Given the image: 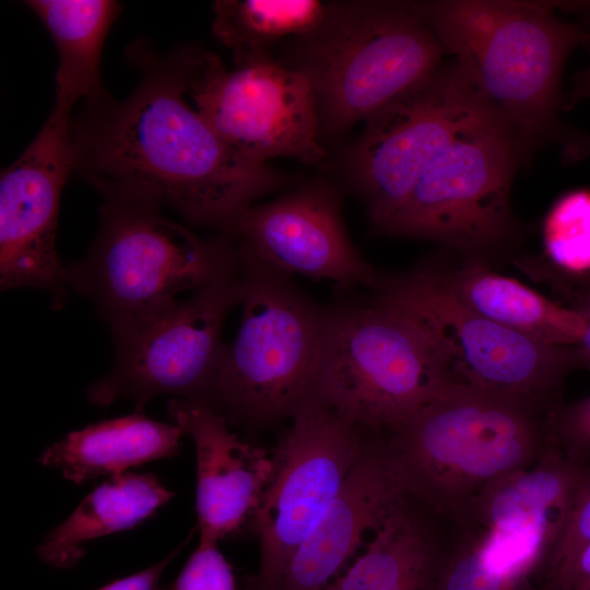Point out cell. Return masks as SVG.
<instances>
[{"label":"cell","instance_id":"obj_10","mask_svg":"<svg viewBox=\"0 0 590 590\" xmlns=\"http://www.w3.org/2000/svg\"><path fill=\"white\" fill-rule=\"evenodd\" d=\"M495 117L455 61L442 62L369 116L344 152L343 169L371 232L401 208L448 144Z\"/></svg>","mask_w":590,"mask_h":590},{"label":"cell","instance_id":"obj_27","mask_svg":"<svg viewBox=\"0 0 590 590\" xmlns=\"http://www.w3.org/2000/svg\"><path fill=\"white\" fill-rule=\"evenodd\" d=\"M590 542V470L538 575L542 590H568L576 560Z\"/></svg>","mask_w":590,"mask_h":590},{"label":"cell","instance_id":"obj_23","mask_svg":"<svg viewBox=\"0 0 590 590\" xmlns=\"http://www.w3.org/2000/svg\"><path fill=\"white\" fill-rule=\"evenodd\" d=\"M25 4L47 27L58 51L55 105L72 109L109 97L101 81L105 37L121 4L113 0H28Z\"/></svg>","mask_w":590,"mask_h":590},{"label":"cell","instance_id":"obj_20","mask_svg":"<svg viewBox=\"0 0 590 590\" xmlns=\"http://www.w3.org/2000/svg\"><path fill=\"white\" fill-rule=\"evenodd\" d=\"M184 435L177 424L161 423L137 411L69 433L48 447L39 462L82 484L173 457L179 452Z\"/></svg>","mask_w":590,"mask_h":590},{"label":"cell","instance_id":"obj_21","mask_svg":"<svg viewBox=\"0 0 590 590\" xmlns=\"http://www.w3.org/2000/svg\"><path fill=\"white\" fill-rule=\"evenodd\" d=\"M434 264L463 304L498 324L551 345L574 346L585 332L587 323L579 310L492 272L477 258L453 270Z\"/></svg>","mask_w":590,"mask_h":590},{"label":"cell","instance_id":"obj_19","mask_svg":"<svg viewBox=\"0 0 590 590\" xmlns=\"http://www.w3.org/2000/svg\"><path fill=\"white\" fill-rule=\"evenodd\" d=\"M402 495L334 590H435L451 526Z\"/></svg>","mask_w":590,"mask_h":590},{"label":"cell","instance_id":"obj_25","mask_svg":"<svg viewBox=\"0 0 590 590\" xmlns=\"http://www.w3.org/2000/svg\"><path fill=\"white\" fill-rule=\"evenodd\" d=\"M435 590L542 589L531 576L500 564L488 550L483 530L451 526Z\"/></svg>","mask_w":590,"mask_h":590},{"label":"cell","instance_id":"obj_30","mask_svg":"<svg viewBox=\"0 0 590 590\" xmlns=\"http://www.w3.org/2000/svg\"><path fill=\"white\" fill-rule=\"evenodd\" d=\"M190 539V538H189ZM185 540L182 544L173 550L167 556L161 559L158 563L153 566L143 569L133 575L117 579L98 590H157L158 582L166 570L167 566L172 560L177 556L181 548L186 545L187 541Z\"/></svg>","mask_w":590,"mask_h":590},{"label":"cell","instance_id":"obj_12","mask_svg":"<svg viewBox=\"0 0 590 590\" xmlns=\"http://www.w3.org/2000/svg\"><path fill=\"white\" fill-rule=\"evenodd\" d=\"M291 421L250 521L259 565L244 590H276L292 554L340 494L369 437L314 397Z\"/></svg>","mask_w":590,"mask_h":590},{"label":"cell","instance_id":"obj_18","mask_svg":"<svg viewBox=\"0 0 590 590\" xmlns=\"http://www.w3.org/2000/svg\"><path fill=\"white\" fill-rule=\"evenodd\" d=\"M168 413L194 444L199 541L217 543L250 523L272 477L273 457L239 438L205 403L174 398Z\"/></svg>","mask_w":590,"mask_h":590},{"label":"cell","instance_id":"obj_28","mask_svg":"<svg viewBox=\"0 0 590 590\" xmlns=\"http://www.w3.org/2000/svg\"><path fill=\"white\" fill-rule=\"evenodd\" d=\"M552 445L582 462L590 459V394L568 403L555 404L547 415Z\"/></svg>","mask_w":590,"mask_h":590},{"label":"cell","instance_id":"obj_11","mask_svg":"<svg viewBox=\"0 0 590 590\" xmlns=\"http://www.w3.org/2000/svg\"><path fill=\"white\" fill-rule=\"evenodd\" d=\"M241 299L238 270L196 290L188 299L109 327L114 363L90 386L87 399L97 405L130 399L139 412L158 394L206 403L225 344L224 322Z\"/></svg>","mask_w":590,"mask_h":590},{"label":"cell","instance_id":"obj_6","mask_svg":"<svg viewBox=\"0 0 590 590\" xmlns=\"http://www.w3.org/2000/svg\"><path fill=\"white\" fill-rule=\"evenodd\" d=\"M103 198L97 235L85 257L67 266V280L69 288L97 306L109 327L238 272L237 247L228 235L200 237L142 198Z\"/></svg>","mask_w":590,"mask_h":590},{"label":"cell","instance_id":"obj_5","mask_svg":"<svg viewBox=\"0 0 590 590\" xmlns=\"http://www.w3.org/2000/svg\"><path fill=\"white\" fill-rule=\"evenodd\" d=\"M237 251L240 324L223 346L205 404L228 423L260 427L292 418L314 397L329 307L303 293L290 275Z\"/></svg>","mask_w":590,"mask_h":590},{"label":"cell","instance_id":"obj_3","mask_svg":"<svg viewBox=\"0 0 590 590\" xmlns=\"http://www.w3.org/2000/svg\"><path fill=\"white\" fill-rule=\"evenodd\" d=\"M414 9L473 85L511 128L529 157L559 135L560 80L589 32L562 20L552 3L497 0L415 1Z\"/></svg>","mask_w":590,"mask_h":590},{"label":"cell","instance_id":"obj_24","mask_svg":"<svg viewBox=\"0 0 590 590\" xmlns=\"http://www.w3.org/2000/svg\"><path fill=\"white\" fill-rule=\"evenodd\" d=\"M327 7L319 0H216L212 33L235 67L269 60L276 45L312 31Z\"/></svg>","mask_w":590,"mask_h":590},{"label":"cell","instance_id":"obj_7","mask_svg":"<svg viewBox=\"0 0 590 590\" xmlns=\"http://www.w3.org/2000/svg\"><path fill=\"white\" fill-rule=\"evenodd\" d=\"M459 382L445 350L414 318L367 300L329 307L314 398L347 422L391 433Z\"/></svg>","mask_w":590,"mask_h":590},{"label":"cell","instance_id":"obj_13","mask_svg":"<svg viewBox=\"0 0 590 590\" xmlns=\"http://www.w3.org/2000/svg\"><path fill=\"white\" fill-rule=\"evenodd\" d=\"M187 94L214 132L251 162L314 164L327 155L308 81L275 58L228 69L204 51Z\"/></svg>","mask_w":590,"mask_h":590},{"label":"cell","instance_id":"obj_17","mask_svg":"<svg viewBox=\"0 0 590 590\" xmlns=\"http://www.w3.org/2000/svg\"><path fill=\"white\" fill-rule=\"evenodd\" d=\"M402 495L385 439L370 434L340 494L292 554L276 590H334Z\"/></svg>","mask_w":590,"mask_h":590},{"label":"cell","instance_id":"obj_8","mask_svg":"<svg viewBox=\"0 0 590 590\" xmlns=\"http://www.w3.org/2000/svg\"><path fill=\"white\" fill-rule=\"evenodd\" d=\"M526 158L516 133L495 117L448 144L374 233L435 241L474 258L497 250L517 232L510 190Z\"/></svg>","mask_w":590,"mask_h":590},{"label":"cell","instance_id":"obj_33","mask_svg":"<svg viewBox=\"0 0 590 590\" xmlns=\"http://www.w3.org/2000/svg\"><path fill=\"white\" fill-rule=\"evenodd\" d=\"M588 43H590V33H589V40H588Z\"/></svg>","mask_w":590,"mask_h":590},{"label":"cell","instance_id":"obj_15","mask_svg":"<svg viewBox=\"0 0 590 590\" xmlns=\"http://www.w3.org/2000/svg\"><path fill=\"white\" fill-rule=\"evenodd\" d=\"M225 235L237 248L284 274L328 280L344 288L377 287L380 272L346 232L339 188L305 180L238 214Z\"/></svg>","mask_w":590,"mask_h":590},{"label":"cell","instance_id":"obj_32","mask_svg":"<svg viewBox=\"0 0 590 590\" xmlns=\"http://www.w3.org/2000/svg\"><path fill=\"white\" fill-rule=\"evenodd\" d=\"M568 590H590V542L576 560Z\"/></svg>","mask_w":590,"mask_h":590},{"label":"cell","instance_id":"obj_22","mask_svg":"<svg viewBox=\"0 0 590 590\" xmlns=\"http://www.w3.org/2000/svg\"><path fill=\"white\" fill-rule=\"evenodd\" d=\"M173 496L153 474L126 472L110 476L47 534L37 548L38 555L50 566L70 568L84 556L87 542L135 527Z\"/></svg>","mask_w":590,"mask_h":590},{"label":"cell","instance_id":"obj_14","mask_svg":"<svg viewBox=\"0 0 590 590\" xmlns=\"http://www.w3.org/2000/svg\"><path fill=\"white\" fill-rule=\"evenodd\" d=\"M71 110L55 105L35 139L0 177L1 290H44L56 307L69 290L56 233L61 191L72 172Z\"/></svg>","mask_w":590,"mask_h":590},{"label":"cell","instance_id":"obj_26","mask_svg":"<svg viewBox=\"0 0 590 590\" xmlns=\"http://www.w3.org/2000/svg\"><path fill=\"white\" fill-rule=\"evenodd\" d=\"M545 252L570 273L590 271V191L577 190L553 205L543 226Z\"/></svg>","mask_w":590,"mask_h":590},{"label":"cell","instance_id":"obj_31","mask_svg":"<svg viewBox=\"0 0 590 590\" xmlns=\"http://www.w3.org/2000/svg\"><path fill=\"white\" fill-rule=\"evenodd\" d=\"M577 302V307L575 308L583 315L587 324L581 339L575 346L579 353L582 366L590 367V282L587 288L579 293Z\"/></svg>","mask_w":590,"mask_h":590},{"label":"cell","instance_id":"obj_9","mask_svg":"<svg viewBox=\"0 0 590 590\" xmlns=\"http://www.w3.org/2000/svg\"><path fill=\"white\" fill-rule=\"evenodd\" d=\"M367 299L424 326L467 384L518 396L548 409L560 402L568 373L582 366L576 346L551 345L498 324L463 304L435 264L397 274L380 272Z\"/></svg>","mask_w":590,"mask_h":590},{"label":"cell","instance_id":"obj_16","mask_svg":"<svg viewBox=\"0 0 590 590\" xmlns=\"http://www.w3.org/2000/svg\"><path fill=\"white\" fill-rule=\"evenodd\" d=\"M590 470L551 444L542 458L484 492L462 526L483 530L488 547L508 567L539 573ZM461 527V526H460Z\"/></svg>","mask_w":590,"mask_h":590},{"label":"cell","instance_id":"obj_4","mask_svg":"<svg viewBox=\"0 0 590 590\" xmlns=\"http://www.w3.org/2000/svg\"><path fill=\"white\" fill-rule=\"evenodd\" d=\"M281 48L276 60L314 92L322 145L425 79L446 55L413 2L382 0L330 1L312 31Z\"/></svg>","mask_w":590,"mask_h":590},{"label":"cell","instance_id":"obj_1","mask_svg":"<svg viewBox=\"0 0 590 590\" xmlns=\"http://www.w3.org/2000/svg\"><path fill=\"white\" fill-rule=\"evenodd\" d=\"M140 71L123 101L85 103L71 118L72 172L102 194L120 193L226 234L240 212L286 188V174L228 146L185 99L202 59L198 47L158 55L130 49Z\"/></svg>","mask_w":590,"mask_h":590},{"label":"cell","instance_id":"obj_2","mask_svg":"<svg viewBox=\"0 0 590 590\" xmlns=\"http://www.w3.org/2000/svg\"><path fill=\"white\" fill-rule=\"evenodd\" d=\"M550 410L467 382L451 386L385 439L403 495L462 526L484 492L542 458Z\"/></svg>","mask_w":590,"mask_h":590},{"label":"cell","instance_id":"obj_29","mask_svg":"<svg viewBox=\"0 0 590 590\" xmlns=\"http://www.w3.org/2000/svg\"><path fill=\"white\" fill-rule=\"evenodd\" d=\"M166 590H236L232 566L215 542L199 541L181 571Z\"/></svg>","mask_w":590,"mask_h":590}]
</instances>
